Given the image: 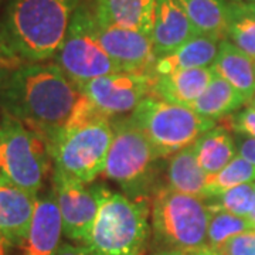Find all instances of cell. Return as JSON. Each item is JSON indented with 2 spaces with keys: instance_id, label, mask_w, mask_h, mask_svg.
I'll list each match as a JSON object with an SVG mask.
<instances>
[{
  "instance_id": "3",
  "label": "cell",
  "mask_w": 255,
  "mask_h": 255,
  "mask_svg": "<svg viewBox=\"0 0 255 255\" xmlns=\"http://www.w3.org/2000/svg\"><path fill=\"white\" fill-rule=\"evenodd\" d=\"M114 137L104 172L130 200L149 201L160 184L163 159L130 117L112 121Z\"/></svg>"
},
{
  "instance_id": "2",
  "label": "cell",
  "mask_w": 255,
  "mask_h": 255,
  "mask_svg": "<svg viewBox=\"0 0 255 255\" xmlns=\"http://www.w3.org/2000/svg\"><path fill=\"white\" fill-rule=\"evenodd\" d=\"M81 0H6L1 24L17 54L46 63L61 47Z\"/></svg>"
},
{
  "instance_id": "31",
  "label": "cell",
  "mask_w": 255,
  "mask_h": 255,
  "mask_svg": "<svg viewBox=\"0 0 255 255\" xmlns=\"http://www.w3.org/2000/svg\"><path fill=\"white\" fill-rule=\"evenodd\" d=\"M234 140H236L238 155L243 156L246 160L255 166V139L234 133Z\"/></svg>"
},
{
  "instance_id": "38",
  "label": "cell",
  "mask_w": 255,
  "mask_h": 255,
  "mask_svg": "<svg viewBox=\"0 0 255 255\" xmlns=\"http://www.w3.org/2000/svg\"><path fill=\"white\" fill-rule=\"evenodd\" d=\"M251 107H253V108H255V97L253 98V100H251Z\"/></svg>"
},
{
  "instance_id": "26",
  "label": "cell",
  "mask_w": 255,
  "mask_h": 255,
  "mask_svg": "<svg viewBox=\"0 0 255 255\" xmlns=\"http://www.w3.org/2000/svg\"><path fill=\"white\" fill-rule=\"evenodd\" d=\"M251 230L255 228L247 217L236 216L223 210H211V219L207 231V247L219 251L228 240Z\"/></svg>"
},
{
  "instance_id": "1",
  "label": "cell",
  "mask_w": 255,
  "mask_h": 255,
  "mask_svg": "<svg viewBox=\"0 0 255 255\" xmlns=\"http://www.w3.org/2000/svg\"><path fill=\"white\" fill-rule=\"evenodd\" d=\"M81 94L55 63H26L0 87V108L50 146L64 130Z\"/></svg>"
},
{
  "instance_id": "24",
  "label": "cell",
  "mask_w": 255,
  "mask_h": 255,
  "mask_svg": "<svg viewBox=\"0 0 255 255\" xmlns=\"http://www.w3.org/2000/svg\"><path fill=\"white\" fill-rule=\"evenodd\" d=\"M227 40L255 60V16L241 0L228 1Z\"/></svg>"
},
{
  "instance_id": "11",
  "label": "cell",
  "mask_w": 255,
  "mask_h": 255,
  "mask_svg": "<svg viewBox=\"0 0 255 255\" xmlns=\"http://www.w3.org/2000/svg\"><path fill=\"white\" fill-rule=\"evenodd\" d=\"M152 73L118 71L98 77L82 85L81 90L108 117L132 114L152 94Z\"/></svg>"
},
{
  "instance_id": "23",
  "label": "cell",
  "mask_w": 255,
  "mask_h": 255,
  "mask_svg": "<svg viewBox=\"0 0 255 255\" xmlns=\"http://www.w3.org/2000/svg\"><path fill=\"white\" fill-rule=\"evenodd\" d=\"M200 34L217 40L227 38L228 1L226 0H179Z\"/></svg>"
},
{
  "instance_id": "7",
  "label": "cell",
  "mask_w": 255,
  "mask_h": 255,
  "mask_svg": "<svg viewBox=\"0 0 255 255\" xmlns=\"http://www.w3.org/2000/svg\"><path fill=\"white\" fill-rule=\"evenodd\" d=\"M54 63L78 88L98 77L121 71L101 44L94 3L81 1L75 10Z\"/></svg>"
},
{
  "instance_id": "17",
  "label": "cell",
  "mask_w": 255,
  "mask_h": 255,
  "mask_svg": "<svg viewBox=\"0 0 255 255\" xmlns=\"http://www.w3.org/2000/svg\"><path fill=\"white\" fill-rule=\"evenodd\" d=\"M100 23L132 28L152 37L156 0H94Z\"/></svg>"
},
{
  "instance_id": "21",
  "label": "cell",
  "mask_w": 255,
  "mask_h": 255,
  "mask_svg": "<svg viewBox=\"0 0 255 255\" xmlns=\"http://www.w3.org/2000/svg\"><path fill=\"white\" fill-rule=\"evenodd\" d=\"M197 162L207 176L216 174L226 167L236 156V140L227 127L211 128L193 145Z\"/></svg>"
},
{
  "instance_id": "19",
  "label": "cell",
  "mask_w": 255,
  "mask_h": 255,
  "mask_svg": "<svg viewBox=\"0 0 255 255\" xmlns=\"http://www.w3.org/2000/svg\"><path fill=\"white\" fill-rule=\"evenodd\" d=\"M211 70L231 84L247 102L255 97V60L227 38L221 40L219 54L211 65Z\"/></svg>"
},
{
  "instance_id": "40",
  "label": "cell",
  "mask_w": 255,
  "mask_h": 255,
  "mask_svg": "<svg viewBox=\"0 0 255 255\" xmlns=\"http://www.w3.org/2000/svg\"><path fill=\"white\" fill-rule=\"evenodd\" d=\"M231 1H238V0H231Z\"/></svg>"
},
{
  "instance_id": "5",
  "label": "cell",
  "mask_w": 255,
  "mask_h": 255,
  "mask_svg": "<svg viewBox=\"0 0 255 255\" xmlns=\"http://www.w3.org/2000/svg\"><path fill=\"white\" fill-rule=\"evenodd\" d=\"M200 197L163 186L152 199V231L159 251L191 253L207 246L211 210Z\"/></svg>"
},
{
  "instance_id": "14",
  "label": "cell",
  "mask_w": 255,
  "mask_h": 255,
  "mask_svg": "<svg viewBox=\"0 0 255 255\" xmlns=\"http://www.w3.org/2000/svg\"><path fill=\"white\" fill-rule=\"evenodd\" d=\"M63 221L53 189L38 196L34 217L28 236L21 248V255H57L61 246Z\"/></svg>"
},
{
  "instance_id": "4",
  "label": "cell",
  "mask_w": 255,
  "mask_h": 255,
  "mask_svg": "<svg viewBox=\"0 0 255 255\" xmlns=\"http://www.w3.org/2000/svg\"><path fill=\"white\" fill-rule=\"evenodd\" d=\"M149 234V201L130 200L104 186L84 247L91 255H145Z\"/></svg>"
},
{
  "instance_id": "25",
  "label": "cell",
  "mask_w": 255,
  "mask_h": 255,
  "mask_svg": "<svg viewBox=\"0 0 255 255\" xmlns=\"http://www.w3.org/2000/svg\"><path fill=\"white\" fill-rule=\"evenodd\" d=\"M253 182H255V166L243 156L237 155L220 172L209 176L206 186V200L216 199L240 184Z\"/></svg>"
},
{
  "instance_id": "16",
  "label": "cell",
  "mask_w": 255,
  "mask_h": 255,
  "mask_svg": "<svg viewBox=\"0 0 255 255\" xmlns=\"http://www.w3.org/2000/svg\"><path fill=\"white\" fill-rule=\"evenodd\" d=\"M214 78L211 67L180 70L167 75H153L152 94L162 100L191 108Z\"/></svg>"
},
{
  "instance_id": "32",
  "label": "cell",
  "mask_w": 255,
  "mask_h": 255,
  "mask_svg": "<svg viewBox=\"0 0 255 255\" xmlns=\"http://www.w3.org/2000/svg\"><path fill=\"white\" fill-rule=\"evenodd\" d=\"M57 255H91L90 251L84 246H78V244H70V243H63Z\"/></svg>"
},
{
  "instance_id": "34",
  "label": "cell",
  "mask_w": 255,
  "mask_h": 255,
  "mask_svg": "<svg viewBox=\"0 0 255 255\" xmlns=\"http://www.w3.org/2000/svg\"><path fill=\"white\" fill-rule=\"evenodd\" d=\"M152 255H186L184 253L180 251H169V250H162V251H156L155 254Z\"/></svg>"
},
{
  "instance_id": "12",
  "label": "cell",
  "mask_w": 255,
  "mask_h": 255,
  "mask_svg": "<svg viewBox=\"0 0 255 255\" xmlns=\"http://www.w3.org/2000/svg\"><path fill=\"white\" fill-rule=\"evenodd\" d=\"M98 36L102 47L121 71L152 73L156 61L152 37L137 30L100 21Z\"/></svg>"
},
{
  "instance_id": "10",
  "label": "cell",
  "mask_w": 255,
  "mask_h": 255,
  "mask_svg": "<svg viewBox=\"0 0 255 255\" xmlns=\"http://www.w3.org/2000/svg\"><path fill=\"white\" fill-rule=\"evenodd\" d=\"M53 191L63 221V234L84 246L98 214L102 184H87L63 169L53 167Z\"/></svg>"
},
{
  "instance_id": "9",
  "label": "cell",
  "mask_w": 255,
  "mask_h": 255,
  "mask_svg": "<svg viewBox=\"0 0 255 255\" xmlns=\"http://www.w3.org/2000/svg\"><path fill=\"white\" fill-rule=\"evenodd\" d=\"M112 137V119H100L81 127L64 129L48 146V152L54 166L91 184L104 172Z\"/></svg>"
},
{
  "instance_id": "33",
  "label": "cell",
  "mask_w": 255,
  "mask_h": 255,
  "mask_svg": "<svg viewBox=\"0 0 255 255\" xmlns=\"http://www.w3.org/2000/svg\"><path fill=\"white\" fill-rule=\"evenodd\" d=\"M186 255H223L217 250H213L210 247H203L200 250H196V251H191V253H184Z\"/></svg>"
},
{
  "instance_id": "8",
  "label": "cell",
  "mask_w": 255,
  "mask_h": 255,
  "mask_svg": "<svg viewBox=\"0 0 255 255\" xmlns=\"http://www.w3.org/2000/svg\"><path fill=\"white\" fill-rule=\"evenodd\" d=\"M50 160L46 140L20 121L3 114L0 121V176L38 196Z\"/></svg>"
},
{
  "instance_id": "30",
  "label": "cell",
  "mask_w": 255,
  "mask_h": 255,
  "mask_svg": "<svg viewBox=\"0 0 255 255\" xmlns=\"http://www.w3.org/2000/svg\"><path fill=\"white\" fill-rule=\"evenodd\" d=\"M230 128L234 133L255 139V108L248 107L233 114L230 118Z\"/></svg>"
},
{
  "instance_id": "35",
  "label": "cell",
  "mask_w": 255,
  "mask_h": 255,
  "mask_svg": "<svg viewBox=\"0 0 255 255\" xmlns=\"http://www.w3.org/2000/svg\"><path fill=\"white\" fill-rule=\"evenodd\" d=\"M247 219L250 220V223H251V224H253L255 228V196H254V204H253V210H251V213L248 214V217H247Z\"/></svg>"
},
{
  "instance_id": "28",
  "label": "cell",
  "mask_w": 255,
  "mask_h": 255,
  "mask_svg": "<svg viewBox=\"0 0 255 255\" xmlns=\"http://www.w3.org/2000/svg\"><path fill=\"white\" fill-rule=\"evenodd\" d=\"M26 63L27 61H24L17 54L14 47L11 46L9 37L0 21V87H3L4 82L11 77V74Z\"/></svg>"
},
{
  "instance_id": "13",
  "label": "cell",
  "mask_w": 255,
  "mask_h": 255,
  "mask_svg": "<svg viewBox=\"0 0 255 255\" xmlns=\"http://www.w3.org/2000/svg\"><path fill=\"white\" fill-rule=\"evenodd\" d=\"M38 196H33L0 176V238L6 247L24 244Z\"/></svg>"
},
{
  "instance_id": "15",
  "label": "cell",
  "mask_w": 255,
  "mask_h": 255,
  "mask_svg": "<svg viewBox=\"0 0 255 255\" xmlns=\"http://www.w3.org/2000/svg\"><path fill=\"white\" fill-rule=\"evenodd\" d=\"M199 34L179 0H156L155 26L152 41L155 55L169 54Z\"/></svg>"
},
{
  "instance_id": "39",
  "label": "cell",
  "mask_w": 255,
  "mask_h": 255,
  "mask_svg": "<svg viewBox=\"0 0 255 255\" xmlns=\"http://www.w3.org/2000/svg\"><path fill=\"white\" fill-rule=\"evenodd\" d=\"M246 3H255V0H246Z\"/></svg>"
},
{
  "instance_id": "22",
  "label": "cell",
  "mask_w": 255,
  "mask_h": 255,
  "mask_svg": "<svg viewBox=\"0 0 255 255\" xmlns=\"http://www.w3.org/2000/svg\"><path fill=\"white\" fill-rule=\"evenodd\" d=\"M246 102V98L231 84L214 74L213 81L201 94L200 98L193 104L191 110L216 122L219 119L231 117Z\"/></svg>"
},
{
  "instance_id": "6",
  "label": "cell",
  "mask_w": 255,
  "mask_h": 255,
  "mask_svg": "<svg viewBox=\"0 0 255 255\" xmlns=\"http://www.w3.org/2000/svg\"><path fill=\"white\" fill-rule=\"evenodd\" d=\"M132 121L145 133L163 159L194 145L216 122L199 115L189 107L147 95L130 114Z\"/></svg>"
},
{
  "instance_id": "37",
  "label": "cell",
  "mask_w": 255,
  "mask_h": 255,
  "mask_svg": "<svg viewBox=\"0 0 255 255\" xmlns=\"http://www.w3.org/2000/svg\"><path fill=\"white\" fill-rule=\"evenodd\" d=\"M246 4H247V9L250 10V11H251V13L255 16V3H246Z\"/></svg>"
},
{
  "instance_id": "18",
  "label": "cell",
  "mask_w": 255,
  "mask_h": 255,
  "mask_svg": "<svg viewBox=\"0 0 255 255\" xmlns=\"http://www.w3.org/2000/svg\"><path fill=\"white\" fill-rule=\"evenodd\" d=\"M221 40L206 34H196L169 54L156 58L152 74L167 75L180 70L211 67L217 58Z\"/></svg>"
},
{
  "instance_id": "29",
  "label": "cell",
  "mask_w": 255,
  "mask_h": 255,
  "mask_svg": "<svg viewBox=\"0 0 255 255\" xmlns=\"http://www.w3.org/2000/svg\"><path fill=\"white\" fill-rule=\"evenodd\" d=\"M219 251L223 255H255V230L228 240Z\"/></svg>"
},
{
  "instance_id": "20",
  "label": "cell",
  "mask_w": 255,
  "mask_h": 255,
  "mask_svg": "<svg viewBox=\"0 0 255 255\" xmlns=\"http://www.w3.org/2000/svg\"><path fill=\"white\" fill-rule=\"evenodd\" d=\"M166 176L167 186L173 190L206 200V186L209 176L197 162L193 145L170 157Z\"/></svg>"
},
{
  "instance_id": "36",
  "label": "cell",
  "mask_w": 255,
  "mask_h": 255,
  "mask_svg": "<svg viewBox=\"0 0 255 255\" xmlns=\"http://www.w3.org/2000/svg\"><path fill=\"white\" fill-rule=\"evenodd\" d=\"M6 244L1 241V238H0V255H7V253H6Z\"/></svg>"
},
{
  "instance_id": "27",
  "label": "cell",
  "mask_w": 255,
  "mask_h": 255,
  "mask_svg": "<svg viewBox=\"0 0 255 255\" xmlns=\"http://www.w3.org/2000/svg\"><path fill=\"white\" fill-rule=\"evenodd\" d=\"M255 196V182L244 183L233 187L221 196L207 200L210 210H223L231 214L248 217L253 210Z\"/></svg>"
}]
</instances>
